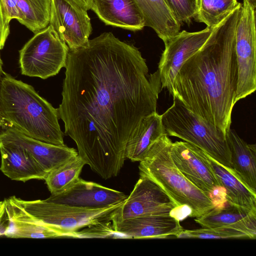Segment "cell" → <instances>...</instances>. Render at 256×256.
<instances>
[{"mask_svg": "<svg viewBox=\"0 0 256 256\" xmlns=\"http://www.w3.org/2000/svg\"><path fill=\"white\" fill-rule=\"evenodd\" d=\"M70 49L50 26L34 34L19 51L23 75L46 79L66 66Z\"/></svg>", "mask_w": 256, "mask_h": 256, "instance_id": "cell-7", "label": "cell"}, {"mask_svg": "<svg viewBox=\"0 0 256 256\" xmlns=\"http://www.w3.org/2000/svg\"><path fill=\"white\" fill-rule=\"evenodd\" d=\"M214 28L207 27L200 31L180 32L164 42V49L158 64L161 88L170 94L174 78L182 64L204 44Z\"/></svg>", "mask_w": 256, "mask_h": 256, "instance_id": "cell-10", "label": "cell"}, {"mask_svg": "<svg viewBox=\"0 0 256 256\" xmlns=\"http://www.w3.org/2000/svg\"><path fill=\"white\" fill-rule=\"evenodd\" d=\"M0 171L12 180H44L48 174L31 154L20 146L0 142Z\"/></svg>", "mask_w": 256, "mask_h": 256, "instance_id": "cell-16", "label": "cell"}, {"mask_svg": "<svg viewBox=\"0 0 256 256\" xmlns=\"http://www.w3.org/2000/svg\"><path fill=\"white\" fill-rule=\"evenodd\" d=\"M10 198L39 222L70 238H74L76 232L89 225L102 220H111L114 211L124 202L92 209L56 203L47 199L26 200L15 196Z\"/></svg>", "mask_w": 256, "mask_h": 256, "instance_id": "cell-6", "label": "cell"}, {"mask_svg": "<svg viewBox=\"0 0 256 256\" xmlns=\"http://www.w3.org/2000/svg\"><path fill=\"white\" fill-rule=\"evenodd\" d=\"M230 152L231 168L238 178L256 192V146L240 138L234 130L226 134Z\"/></svg>", "mask_w": 256, "mask_h": 256, "instance_id": "cell-20", "label": "cell"}, {"mask_svg": "<svg viewBox=\"0 0 256 256\" xmlns=\"http://www.w3.org/2000/svg\"><path fill=\"white\" fill-rule=\"evenodd\" d=\"M170 155L182 174L198 188L212 196L222 187L212 168L208 155L186 142H172Z\"/></svg>", "mask_w": 256, "mask_h": 256, "instance_id": "cell-12", "label": "cell"}, {"mask_svg": "<svg viewBox=\"0 0 256 256\" xmlns=\"http://www.w3.org/2000/svg\"><path fill=\"white\" fill-rule=\"evenodd\" d=\"M176 238L202 239H250L248 234L238 230L228 227L219 226L201 228L196 230H183Z\"/></svg>", "mask_w": 256, "mask_h": 256, "instance_id": "cell-27", "label": "cell"}, {"mask_svg": "<svg viewBox=\"0 0 256 256\" xmlns=\"http://www.w3.org/2000/svg\"><path fill=\"white\" fill-rule=\"evenodd\" d=\"M2 64L3 62L2 61V60L1 58L0 54V80L2 76V75L3 74V70H2ZM4 120L2 118L0 115V127L2 126H3L4 124Z\"/></svg>", "mask_w": 256, "mask_h": 256, "instance_id": "cell-33", "label": "cell"}, {"mask_svg": "<svg viewBox=\"0 0 256 256\" xmlns=\"http://www.w3.org/2000/svg\"><path fill=\"white\" fill-rule=\"evenodd\" d=\"M174 18L180 24H190L198 8V0H164Z\"/></svg>", "mask_w": 256, "mask_h": 256, "instance_id": "cell-29", "label": "cell"}, {"mask_svg": "<svg viewBox=\"0 0 256 256\" xmlns=\"http://www.w3.org/2000/svg\"><path fill=\"white\" fill-rule=\"evenodd\" d=\"M172 214L151 215L112 222L115 232L126 238H176L183 230Z\"/></svg>", "mask_w": 256, "mask_h": 256, "instance_id": "cell-15", "label": "cell"}, {"mask_svg": "<svg viewBox=\"0 0 256 256\" xmlns=\"http://www.w3.org/2000/svg\"><path fill=\"white\" fill-rule=\"evenodd\" d=\"M242 4L218 26L202 46L181 66L170 94L225 134L236 104L235 34Z\"/></svg>", "mask_w": 256, "mask_h": 256, "instance_id": "cell-2", "label": "cell"}, {"mask_svg": "<svg viewBox=\"0 0 256 256\" xmlns=\"http://www.w3.org/2000/svg\"><path fill=\"white\" fill-rule=\"evenodd\" d=\"M86 11L91 9L92 0H72Z\"/></svg>", "mask_w": 256, "mask_h": 256, "instance_id": "cell-32", "label": "cell"}, {"mask_svg": "<svg viewBox=\"0 0 256 256\" xmlns=\"http://www.w3.org/2000/svg\"><path fill=\"white\" fill-rule=\"evenodd\" d=\"M194 220L203 228L228 226L246 232L250 239L256 238V212L236 205L216 207Z\"/></svg>", "mask_w": 256, "mask_h": 256, "instance_id": "cell-19", "label": "cell"}, {"mask_svg": "<svg viewBox=\"0 0 256 256\" xmlns=\"http://www.w3.org/2000/svg\"><path fill=\"white\" fill-rule=\"evenodd\" d=\"M85 164L78 155L48 172L44 180L51 194H59L72 186Z\"/></svg>", "mask_w": 256, "mask_h": 256, "instance_id": "cell-25", "label": "cell"}, {"mask_svg": "<svg viewBox=\"0 0 256 256\" xmlns=\"http://www.w3.org/2000/svg\"><path fill=\"white\" fill-rule=\"evenodd\" d=\"M256 9L243 0L235 34L238 64L236 103L256 89Z\"/></svg>", "mask_w": 256, "mask_h": 256, "instance_id": "cell-8", "label": "cell"}, {"mask_svg": "<svg viewBox=\"0 0 256 256\" xmlns=\"http://www.w3.org/2000/svg\"><path fill=\"white\" fill-rule=\"evenodd\" d=\"M254 8L256 9V0H246Z\"/></svg>", "mask_w": 256, "mask_h": 256, "instance_id": "cell-34", "label": "cell"}, {"mask_svg": "<svg viewBox=\"0 0 256 256\" xmlns=\"http://www.w3.org/2000/svg\"><path fill=\"white\" fill-rule=\"evenodd\" d=\"M49 24L70 50L85 45L92 32L87 11L72 0H51Z\"/></svg>", "mask_w": 256, "mask_h": 256, "instance_id": "cell-11", "label": "cell"}, {"mask_svg": "<svg viewBox=\"0 0 256 256\" xmlns=\"http://www.w3.org/2000/svg\"><path fill=\"white\" fill-rule=\"evenodd\" d=\"M145 26L150 27L164 42L180 32L181 24L174 18L164 0H134Z\"/></svg>", "mask_w": 256, "mask_h": 256, "instance_id": "cell-22", "label": "cell"}, {"mask_svg": "<svg viewBox=\"0 0 256 256\" xmlns=\"http://www.w3.org/2000/svg\"><path fill=\"white\" fill-rule=\"evenodd\" d=\"M166 134L162 114L156 111L144 117L127 141L125 154L132 162L141 161L150 146Z\"/></svg>", "mask_w": 256, "mask_h": 256, "instance_id": "cell-21", "label": "cell"}, {"mask_svg": "<svg viewBox=\"0 0 256 256\" xmlns=\"http://www.w3.org/2000/svg\"><path fill=\"white\" fill-rule=\"evenodd\" d=\"M180 208L156 182L140 176L134 188L111 216L112 222L140 216L172 214Z\"/></svg>", "mask_w": 256, "mask_h": 256, "instance_id": "cell-9", "label": "cell"}, {"mask_svg": "<svg viewBox=\"0 0 256 256\" xmlns=\"http://www.w3.org/2000/svg\"><path fill=\"white\" fill-rule=\"evenodd\" d=\"M0 115L18 131L46 143L64 145L58 109L30 85L3 72L0 83Z\"/></svg>", "mask_w": 256, "mask_h": 256, "instance_id": "cell-3", "label": "cell"}, {"mask_svg": "<svg viewBox=\"0 0 256 256\" xmlns=\"http://www.w3.org/2000/svg\"><path fill=\"white\" fill-rule=\"evenodd\" d=\"M10 34V22L8 20L0 0V50H2Z\"/></svg>", "mask_w": 256, "mask_h": 256, "instance_id": "cell-30", "label": "cell"}, {"mask_svg": "<svg viewBox=\"0 0 256 256\" xmlns=\"http://www.w3.org/2000/svg\"><path fill=\"white\" fill-rule=\"evenodd\" d=\"M106 25L137 31L145 26L134 0H92L91 9Z\"/></svg>", "mask_w": 256, "mask_h": 256, "instance_id": "cell-17", "label": "cell"}, {"mask_svg": "<svg viewBox=\"0 0 256 256\" xmlns=\"http://www.w3.org/2000/svg\"><path fill=\"white\" fill-rule=\"evenodd\" d=\"M3 202H0V206L2 204Z\"/></svg>", "mask_w": 256, "mask_h": 256, "instance_id": "cell-35", "label": "cell"}, {"mask_svg": "<svg viewBox=\"0 0 256 256\" xmlns=\"http://www.w3.org/2000/svg\"><path fill=\"white\" fill-rule=\"evenodd\" d=\"M0 142L12 143L24 148L47 174L78 155L76 149L66 144L43 142L28 137L12 126L0 132Z\"/></svg>", "mask_w": 256, "mask_h": 256, "instance_id": "cell-14", "label": "cell"}, {"mask_svg": "<svg viewBox=\"0 0 256 256\" xmlns=\"http://www.w3.org/2000/svg\"><path fill=\"white\" fill-rule=\"evenodd\" d=\"M74 238H124L116 233L110 220H102L89 225L75 232Z\"/></svg>", "mask_w": 256, "mask_h": 256, "instance_id": "cell-28", "label": "cell"}, {"mask_svg": "<svg viewBox=\"0 0 256 256\" xmlns=\"http://www.w3.org/2000/svg\"><path fill=\"white\" fill-rule=\"evenodd\" d=\"M238 0H198V8L194 18L207 27L214 28L220 23L238 5Z\"/></svg>", "mask_w": 256, "mask_h": 256, "instance_id": "cell-26", "label": "cell"}, {"mask_svg": "<svg viewBox=\"0 0 256 256\" xmlns=\"http://www.w3.org/2000/svg\"><path fill=\"white\" fill-rule=\"evenodd\" d=\"M4 200L8 224L4 236L11 238H66L64 234L38 222L10 198Z\"/></svg>", "mask_w": 256, "mask_h": 256, "instance_id": "cell-18", "label": "cell"}, {"mask_svg": "<svg viewBox=\"0 0 256 256\" xmlns=\"http://www.w3.org/2000/svg\"><path fill=\"white\" fill-rule=\"evenodd\" d=\"M58 109L64 134L78 156L104 179L117 176L127 141L146 116L156 112L162 90L158 70L148 74L134 45L104 32L70 50Z\"/></svg>", "mask_w": 256, "mask_h": 256, "instance_id": "cell-1", "label": "cell"}, {"mask_svg": "<svg viewBox=\"0 0 256 256\" xmlns=\"http://www.w3.org/2000/svg\"><path fill=\"white\" fill-rule=\"evenodd\" d=\"M8 22L12 19L20 20V14L15 0H0Z\"/></svg>", "mask_w": 256, "mask_h": 256, "instance_id": "cell-31", "label": "cell"}, {"mask_svg": "<svg viewBox=\"0 0 256 256\" xmlns=\"http://www.w3.org/2000/svg\"><path fill=\"white\" fill-rule=\"evenodd\" d=\"M172 142L164 134L150 146L140 162V176L158 184L180 208H188L189 216L200 217L216 206L212 196L198 188L176 166L170 155Z\"/></svg>", "mask_w": 256, "mask_h": 256, "instance_id": "cell-4", "label": "cell"}, {"mask_svg": "<svg viewBox=\"0 0 256 256\" xmlns=\"http://www.w3.org/2000/svg\"><path fill=\"white\" fill-rule=\"evenodd\" d=\"M128 198L122 192L79 178L70 188L51 196L50 201L86 208H102L124 202Z\"/></svg>", "mask_w": 256, "mask_h": 256, "instance_id": "cell-13", "label": "cell"}, {"mask_svg": "<svg viewBox=\"0 0 256 256\" xmlns=\"http://www.w3.org/2000/svg\"><path fill=\"white\" fill-rule=\"evenodd\" d=\"M18 22L34 34L48 26L51 0H15Z\"/></svg>", "mask_w": 256, "mask_h": 256, "instance_id": "cell-24", "label": "cell"}, {"mask_svg": "<svg viewBox=\"0 0 256 256\" xmlns=\"http://www.w3.org/2000/svg\"><path fill=\"white\" fill-rule=\"evenodd\" d=\"M209 158L214 174L225 189L228 204L256 212V192L249 188L231 168L223 166L210 156Z\"/></svg>", "mask_w": 256, "mask_h": 256, "instance_id": "cell-23", "label": "cell"}, {"mask_svg": "<svg viewBox=\"0 0 256 256\" xmlns=\"http://www.w3.org/2000/svg\"><path fill=\"white\" fill-rule=\"evenodd\" d=\"M166 134L176 136L204 150L211 158L231 168L230 152L226 134L208 122L180 102L174 99L172 104L162 114Z\"/></svg>", "mask_w": 256, "mask_h": 256, "instance_id": "cell-5", "label": "cell"}]
</instances>
